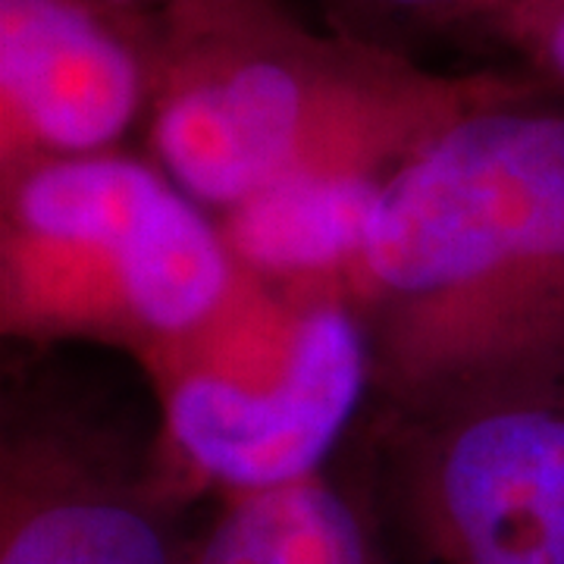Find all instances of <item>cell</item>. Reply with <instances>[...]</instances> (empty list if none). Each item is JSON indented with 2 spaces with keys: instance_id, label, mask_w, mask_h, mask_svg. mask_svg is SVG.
<instances>
[{
  "instance_id": "1",
  "label": "cell",
  "mask_w": 564,
  "mask_h": 564,
  "mask_svg": "<svg viewBox=\"0 0 564 564\" xmlns=\"http://www.w3.org/2000/svg\"><path fill=\"white\" fill-rule=\"evenodd\" d=\"M351 270L373 404H564V91L533 76L423 141Z\"/></svg>"
},
{
  "instance_id": "6",
  "label": "cell",
  "mask_w": 564,
  "mask_h": 564,
  "mask_svg": "<svg viewBox=\"0 0 564 564\" xmlns=\"http://www.w3.org/2000/svg\"><path fill=\"white\" fill-rule=\"evenodd\" d=\"M370 395V345L355 304L321 302L295 321L273 380L185 373L166 392L163 430L195 484L239 499L326 474Z\"/></svg>"
},
{
  "instance_id": "5",
  "label": "cell",
  "mask_w": 564,
  "mask_h": 564,
  "mask_svg": "<svg viewBox=\"0 0 564 564\" xmlns=\"http://www.w3.org/2000/svg\"><path fill=\"white\" fill-rule=\"evenodd\" d=\"M122 395L32 370L3 392L0 564H188L195 480Z\"/></svg>"
},
{
  "instance_id": "9",
  "label": "cell",
  "mask_w": 564,
  "mask_h": 564,
  "mask_svg": "<svg viewBox=\"0 0 564 564\" xmlns=\"http://www.w3.org/2000/svg\"><path fill=\"white\" fill-rule=\"evenodd\" d=\"M188 564H392L358 496L336 477L239 496L192 545Z\"/></svg>"
},
{
  "instance_id": "7",
  "label": "cell",
  "mask_w": 564,
  "mask_h": 564,
  "mask_svg": "<svg viewBox=\"0 0 564 564\" xmlns=\"http://www.w3.org/2000/svg\"><path fill=\"white\" fill-rule=\"evenodd\" d=\"M154 95L148 10L122 0H0L3 182L117 151Z\"/></svg>"
},
{
  "instance_id": "2",
  "label": "cell",
  "mask_w": 564,
  "mask_h": 564,
  "mask_svg": "<svg viewBox=\"0 0 564 564\" xmlns=\"http://www.w3.org/2000/svg\"><path fill=\"white\" fill-rule=\"evenodd\" d=\"M154 163L229 210L292 176H389L462 113L533 79L518 66L433 69L314 29L282 0L148 7Z\"/></svg>"
},
{
  "instance_id": "10",
  "label": "cell",
  "mask_w": 564,
  "mask_h": 564,
  "mask_svg": "<svg viewBox=\"0 0 564 564\" xmlns=\"http://www.w3.org/2000/svg\"><path fill=\"white\" fill-rule=\"evenodd\" d=\"M336 35L421 61L417 51L443 41L486 44L508 0H314Z\"/></svg>"
},
{
  "instance_id": "3",
  "label": "cell",
  "mask_w": 564,
  "mask_h": 564,
  "mask_svg": "<svg viewBox=\"0 0 564 564\" xmlns=\"http://www.w3.org/2000/svg\"><path fill=\"white\" fill-rule=\"evenodd\" d=\"M229 289L223 229L161 163L107 151L3 182L0 329L13 343L158 351L204 329Z\"/></svg>"
},
{
  "instance_id": "4",
  "label": "cell",
  "mask_w": 564,
  "mask_h": 564,
  "mask_svg": "<svg viewBox=\"0 0 564 564\" xmlns=\"http://www.w3.org/2000/svg\"><path fill=\"white\" fill-rule=\"evenodd\" d=\"M339 477L392 564H564V404H367Z\"/></svg>"
},
{
  "instance_id": "8",
  "label": "cell",
  "mask_w": 564,
  "mask_h": 564,
  "mask_svg": "<svg viewBox=\"0 0 564 564\" xmlns=\"http://www.w3.org/2000/svg\"><path fill=\"white\" fill-rule=\"evenodd\" d=\"M383 182L367 173H323L263 185L223 210L226 248L232 261L270 276L355 267Z\"/></svg>"
},
{
  "instance_id": "11",
  "label": "cell",
  "mask_w": 564,
  "mask_h": 564,
  "mask_svg": "<svg viewBox=\"0 0 564 564\" xmlns=\"http://www.w3.org/2000/svg\"><path fill=\"white\" fill-rule=\"evenodd\" d=\"M486 47L502 51L511 66L564 91V0H508Z\"/></svg>"
}]
</instances>
